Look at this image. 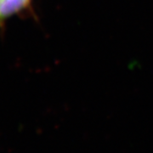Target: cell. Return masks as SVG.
<instances>
[{"mask_svg": "<svg viewBox=\"0 0 153 153\" xmlns=\"http://www.w3.org/2000/svg\"><path fill=\"white\" fill-rule=\"evenodd\" d=\"M30 0H1L0 2V22L22 10Z\"/></svg>", "mask_w": 153, "mask_h": 153, "instance_id": "6da1fadb", "label": "cell"}, {"mask_svg": "<svg viewBox=\"0 0 153 153\" xmlns=\"http://www.w3.org/2000/svg\"><path fill=\"white\" fill-rule=\"evenodd\" d=\"M0 2H1V0H0Z\"/></svg>", "mask_w": 153, "mask_h": 153, "instance_id": "7a4b0ae2", "label": "cell"}]
</instances>
